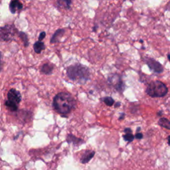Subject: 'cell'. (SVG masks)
I'll return each instance as SVG.
<instances>
[{"label": "cell", "instance_id": "6da1fadb", "mask_svg": "<svg viewBox=\"0 0 170 170\" xmlns=\"http://www.w3.org/2000/svg\"><path fill=\"white\" fill-rule=\"evenodd\" d=\"M76 101L69 93H58L53 99V107L59 114L66 116L69 114L76 107Z\"/></svg>", "mask_w": 170, "mask_h": 170}, {"label": "cell", "instance_id": "7a4b0ae2", "mask_svg": "<svg viewBox=\"0 0 170 170\" xmlns=\"http://www.w3.org/2000/svg\"><path fill=\"white\" fill-rule=\"evenodd\" d=\"M66 75L73 82L85 84L90 79V72L86 66L75 63L66 68Z\"/></svg>", "mask_w": 170, "mask_h": 170}, {"label": "cell", "instance_id": "3957f363", "mask_svg": "<svg viewBox=\"0 0 170 170\" xmlns=\"http://www.w3.org/2000/svg\"><path fill=\"white\" fill-rule=\"evenodd\" d=\"M168 90L166 85L161 81L155 80L149 84L146 88V93L153 98L164 97L167 94Z\"/></svg>", "mask_w": 170, "mask_h": 170}, {"label": "cell", "instance_id": "277c9868", "mask_svg": "<svg viewBox=\"0 0 170 170\" xmlns=\"http://www.w3.org/2000/svg\"><path fill=\"white\" fill-rule=\"evenodd\" d=\"M22 97L21 92L15 88H11L7 93V100L6 101V107L12 112L18 110V105L21 102Z\"/></svg>", "mask_w": 170, "mask_h": 170}, {"label": "cell", "instance_id": "5b68a950", "mask_svg": "<svg viewBox=\"0 0 170 170\" xmlns=\"http://www.w3.org/2000/svg\"><path fill=\"white\" fill-rule=\"evenodd\" d=\"M19 31L13 24H7L0 27V41L8 42L13 41Z\"/></svg>", "mask_w": 170, "mask_h": 170}, {"label": "cell", "instance_id": "8992f818", "mask_svg": "<svg viewBox=\"0 0 170 170\" xmlns=\"http://www.w3.org/2000/svg\"><path fill=\"white\" fill-rule=\"evenodd\" d=\"M145 61H146L147 66H149L150 70L153 71L154 73L159 74L164 71L163 66L154 59L152 58H147L146 59H145Z\"/></svg>", "mask_w": 170, "mask_h": 170}, {"label": "cell", "instance_id": "52a82bcc", "mask_svg": "<svg viewBox=\"0 0 170 170\" xmlns=\"http://www.w3.org/2000/svg\"><path fill=\"white\" fill-rule=\"evenodd\" d=\"M23 6L21 1L18 0H13L9 4V11L11 13H17L20 12L23 9Z\"/></svg>", "mask_w": 170, "mask_h": 170}, {"label": "cell", "instance_id": "ba28073f", "mask_svg": "<svg viewBox=\"0 0 170 170\" xmlns=\"http://www.w3.org/2000/svg\"><path fill=\"white\" fill-rule=\"evenodd\" d=\"M65 33V29H59L56 30L55 33L53 34L52 38L51 39L50 43L54 44L60 41V39L63 37V36Z\"/></svg>", "mask_w": 170, "mask_h": 170}, {"label": "cell", "instance_id": "9c48e42d", "mask_svg": "<svg viewBox=\"0 0 170 170\" xmlns=\"http://www.w3.org/2000/svg\"><path fill=\"white\" fill-rule=\"evenodd\" d=\"M66 141H67L68 144H72L75 146H79L85 142L83 140L76 138L74 135L71 134H68L67 137H66Z\"/></svg>", "mask_w": 170, "mask_h": 170}, {"label": "cell", "instance_id": "30bf717a", "mask_svg": "<svg viewBox=\"0 0 170 170\" xmlns=\"http://www.w3.org/2000/svg\"><path fill=\"white\" fill-rule=\"evenodd\" d=\"M95 152L94 151H86L83 153L80 157V162L82 164H87L95 156Z\"/></svg>", "mask_w": 170, "mask_h": 170}, {"label": "cell", "instance_id": "8fae6325", "mask_svg": "<svg viewBox=\"0 0 170 170\" xmlns=\"http://www.w3.org/2000/svg\"><path fill=\"white\" fill-rule=\"evenodd\" d=\"M54 65L51 63H45L41 66V72L46 75H50L53 73Z\"/></svg>", "mask_w": 170, "mask_h": 170}, {"label": "cell", "instance_id": "7c38bea8", "mask_svg": "<svg viewBox=\"0 0 170 170\" xmlns=\"http://www.w3.org/2000/svg\"><path fill=\"white\" fill-rule=\"evenodd\" d=\"M33 49L36 53L39 54L42 52V51L45 50V45L44 44L43 42L38 41L33 45Z\"/></svg>", "mask_w": 170, "mask_h": 170}, {"label": "cell", "instance_id": "4fadbf2b", "mask_svg": "<svg viewBox=\"0 0 170 170\" xmlns=\"http://www.w3.org/2000/svg\"><path fill=\"white\" fill-rule=\"evenodd\" d=\"M56 4H57V6L59 7H61V8L65 9H70L72 1H68V0H61V1H56Z\"/></svg>", "mask_w": 170, "mask_h": 170}, {"label": "cell", "instance_id": "5bb4252c", "mask_svg": "<svg viewBox=\"0 0 170 170\" xmlns=\"http://www.w3.org/2000/svg\"><path fill=\"white\" fill-rule=\"evenodd\" d=\"M158 124L160 126L165 128L167 130H170V121L166 118H161L158 122Z\"/></svg>", "mask_w": 170, "mask_h": 170}, {"label": "cell", "instance_id": "9a60e30c", "mask_svg": "<svg viewBox=\"0 0 170 170\" xmlns=\"http://www.w3.org/2000/svg\"><path fill=\"white\" fill-rule=\"evenodd\" d=\"M18 36L20 37L21 40L23 41L24 46L25 47H28L29 45V39L28 35H27V34L23 31H19L18 33Z\"/></svg>", "mask_w": 170, "mask_h": 170}, {"label": "cell", "instance_id": "2e32d148", "mask_svg": "<svg viewBox=\"0 0 170 170\" xmlns=\"http://www.w3.org/2000/svg\"><path fill=\"white\" fill-rule=\"evenodd\" d=\"M103 102L105 103V104H107L108 107H112L114 104V100L112 97H107L103 98Z\"/></svg>", "mask_w": 170, "mask_h": 170}, {"label": "cell", "instance_id": "e0dca14e", "mask_svg": "<svg viewBox=\"0 0 170 170\" xmlns=\"http://www.w3.org/2000/svg\"><path fill=\"white\" fill-rule=\"evenodd\" d=\"M123 138H124V140L126 141H128V142H131L134 139V135L132 134H126L123 135Z\"/></svg>", "mask_w": 170, "mask_h": 170}, {"label": "cell", "instance_id": "ac0fdd59", "mask_svg": "<svg viewBox=\"0 0 170 170\" xmlns=\"http://www.w3.org/2000/svg\"><path fill=\"white\" fill-rule=\"evenodd\" d=\"M46 36V33L45 31H42L41 33L39 34V41H41L42 40H43L44 39H45Z\"/></svg>", "mask_w": 170, "mask_h": 170}, {"label": "cell", "instance_id": "d6986e66", "mask_svg": "<svg viewBox=\"0 0 170 170\" xmlns=\"http://www.w3.org/2000/svg\"><path fill=\"white\" fill-rule=\"evenodd\" d=\"M2 68H3V55L0 51V73L1 72Z\"/></svg>", "mask_w": 170, "mask_h": 170}, {"label": "cell", "instance_id": "ffe728a7", "mask_svg": "<svg viewBox=\"0 0 170 170\" xmlns=\"http://www.w3.org/2000/svg\"><path fill=\"white\" fill-rule=\"evenodd\" d=\"M135 137L137 139H139V140H140V139H142V138H143V134H142V133H140V132H138V133H136V134H135Z\"/></svg>", "mask_w": 170, "mask_h": 170}, {"label": "cell", "instance_id": "44dd1931", "mask_svg": "<svg viewBox=\"0 0 170 170\" xmlns=\"http://www.w3.org/2000/svg\"><path fill=\"white\" fill-rule=\"evenodd\" d=\"M124 132L126 134H132V130L130 128H126L124 129Z\"/></svg>", "mask_w": 170, "mask_h": 170}, {"label": "cell", "instance_id": "7402d4cb", "mask_svg": "<svg viewBox=\"0 0 170 170\" xmlns=\"http://www.w3.org/2000/svg\"><path fill=\"white\" fill-rule=\"evenodd\" d=\"M124 116H125V114H124V113H122V114H120V116L119 118V120H121L122 119H124Z\"/></svg>", "mask_w": 170, "mask_h": 170}, {"label": "cell", "instance_id": "603a6c76", "mask_svg": "<svg viewBox=\"0 0 170 170\" xmlns=\"http://www.w3.org/2000/svg\"><path fill=\"white\" fill-rule=\"evenodd\" d=\"M120 105H121V102H118L117 103H116V104H115V108L119 107Z\"/></svg>", "mask_w": 170, "mask_h": 170}, {"label": "cell", "instance_id": "cb8c5ba5", "mask_svg": "<svg viewBox=\"0 0 170 170\" xmlns=\"http://www.w3.org/2000/svg\"><path fill=\"white\" fill-rule=\"evenodd\" d=\"M162 114H163V112H161V111L158 112H157V116H161L162 115Z\"/></svg>", "mask_w": 170, "mask_h": 170}, {"label": "cell", "instance_id": "d4e9b609", "mask_svg": "<svg viewBox=\"0 0 170 170\" xmlns=\"http://www.w3.org/2000/svg\"><path fill=\"white\" fill-rule=\"evenodd\" d=\"M168 144H169V145L170 146V135L168 137Z\"/></svg>", "mask_w": 170, "mask_h": 170}, {"label": "cell", "instance_id": "484cf974", "mask_svg": "<svg viewBox=\"0 0 170 170\" xmlns=\"http://www.w3.org/2000/svg\"><path fill=\"white\" fill-rule=\"evenodd\" d=\"M140 130H141V128H138L137 130H136V131H137V133H138V132L140 131Z\"/></svg>", "mask_w": 170, "mask_h": 170}, {"label": "cell", "instance_id": "4316f807", "mask_svg": "<svg viewBox=\"0 0 170 170\" xmlns=\"http://www.w3.org/2000/svg\"><path fill=\"white\" fill-rule=\"evenodd\" d=\"M167 57H168V59H169V61H170V55L169 54L168 55H167Z\"/></svg>", "mask_w": 170, "mask_h": 170}, {"label": "cell", "instance_id": "83f0119b", "mask_svg": "<svg viewBox=\"0 0 170 170\" xmlns=\"http://www.w3.org/2000/svg\"><path fill=\"white\" fill-rule=\"evenodd\" d=\"M140 42H141V43H142V42H143V40H140Z\"/></svg>", "mask_w": 170, "mask_h": 170}]
</instances>
